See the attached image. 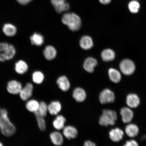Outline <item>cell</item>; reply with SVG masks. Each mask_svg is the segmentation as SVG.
I'll list each match as a JSON object with an SVG mask.
<instances>
[{"mask_svg":"<svg viewBox=\"0 0 146 146\" xmlns=\"http://www.w3.org/2000/svg\"><path fill=\"white\" fill-rule=\"evenodd\" d=\"M15 125L11 121L8 111L5 109H1L0 114V131L3 136L9 137L15 134Z\"/></svg>","mask_w":146,"mask_h":146,"instance_id":"6da1fadb","label":"cell"},{"mask_svg":"<svg viewBox=\"0 0 146 146\" xmlns=\"http://www.w3.org/2000/svg\"><path fill=\"white\" fill-rule=\"evenodd\" d=\"M62 21L64 25H67L72 31H77L81 28V18L79 16L73 13H68L64 14Z\"/></svg>","mask_w":146,"mask_h":146,"instance_id":"7a4b0ae2","label":"cell"},{"mask_svg":"<svg viewBox=\"0 0 146 146\" xmlns=\"http://www.w3.org/2000/svg\"><path fill=\"white\" fill-rule=\"evenodd\" d=\"M117 116L115 111L110 110L104 109L99 120L100 125L103 126L113 125L117 120Z\"/></svg>","mask_w":146,"mask_h":146,"instance_id":"3957f363","label":"cell"},{"mask_svg":"<svg viewBox=\"0 0 146 146\" xmlns=\"http://www.w3.org/2000/svg\"><path fill=\"white\" fill-rule=\"evenodd\" d=\"M119 67L121 72L127 76L131 75L135 72L136 66L132 60L124 59L120 63Z\"/></svg>","mask_w":146,"mask_h":146,"instance_id":"277c9868","label":"cell"},{"mask_svg":"<svg viewBox=\"0 0 146 146\" xmlns=\"http://www.w3.org/2000/svg\"><path fill=\"white\" fill-rule=\"evenodd\" d=\"M113 92L109 89H105L100 93L99 100L102 104L113 103L115 100Z\"/></svg>","mask_w":146,"mask_h":146,"instance_id":"5b68a950","label":"cell"},{"mask_svg":"<svg viewBox=\"0 0 146 146\" xmlns=\"http://www.w3.org/2000/svg\"><path fill=\"white\" fill-rule=\"evenodd\" d=\"M23 87L20 82L16 80H11L7 83V90L9 94L16 95L19 94Z\"/></svg>","mask_w":146,"mask_h":146,"instance_id":"8992f818","label":"cell"},{"mask_svg":"<svg viewBox=\"0 0 146 146\" xmlns=\"http://www.w3.org/2000/svg\"><path fill=\"white\" fill-rule=\"evenodd\" d=\"M34 86L32 84L27 83L24 87H23L19 94L21 100L26 102L30 99L33 95Z\"/></svg>","mask_w":146,"mask_h":146,"instance_id":"52a82bcc","label":"cell"},{"mask_svg":"<svg viewBox=\"0 0 146 146\" xmlns=\"http://www.w3.org/2000/svg\"><path fill=\"white\" fill-rule=\"evenodd\" d=\"M56 12L58 13L66 11L70 9V5L66 0H51Z\"/></svg>","mask_w":146,"mask_h":146,"instance_id":"ba28073f","label":"cell"},{"mask_svg":"<svg viewBox=\"0 0 146 146\" xmlns=\"http://www.w3.org/2000/svg\"><path fill=\"white\" fill-rule=\"evenodd\" d=\"M120 114L122 121L125 123H130L134 117V113L130 108H123L120 110Z\"/></svg>","mask_w":146,"mask_h":146,"instance_id":"9c48e42d","label":"cell"},{"mask_svg":"<svg viewBox=\"0 0 146 146\" xmlns=\"http://www.w3.org/2000/svg\"><path fill=\"white\" fill-rule=\"evenodd\" d=\"M63 129V135L67 139H73L76 138L78 136L77 129L72 126H66Z\"/></svg>","mask_w":146,"mask_h":146,"instance_id":"30bf717a","label":"cell"},{"mask_svg":"<svg viewBox=\"0 0 146 146\" xmlns=\"http://www.w3.org/2000/svg\"><path fill=\"white\" fill-rule=\"evenodd\" d=\"M109 135L110 139L114 142H118L123 139V131L119 128L113 129L110 131Z\"/></svg>","mask_w":146,"mask_h":146,"instance_id":"8fae6325","label":"cell"},{"mask_svg":"<svg viewBox=\"0 0 146 146\" xmlns=\"http://www.w3.org/2000/svg\"><path fill=\"white\" fill-rule=\"evenodd\" d=\"M126 103L128 106L130 108H135L139 106L140 100L137 94H131L127 96Z\"/></svg>","mask_w":146,"mask_h":146,"instance_id":"7c38bea8","label":"cell"},{"mask_svg":"<svg viewBox=\"0 0 146 146\" xmlns=\"http://www.w3.org/2000/svg\"><path fill=\"white\" fill-rule=\"evenodd\" d=\"M28 64L25 61L19 60L15 64V70L17 74L22 75L26 73L29 69Z\"/></svg>","mask_w":146,"mask_h":146,"instance_id":"4fadbf2b","label":"cell"},{"mask_svg":"<svg viewBox=\"0 0 146 146\" xmlns=\"http://www.w3.org/2000/svg\"><path fill=\"white\" fill-rule=\"evenodd\" d=\"M98 64L96 59L92 57H88L85 59L83 64V68L86 72L89 73L94 72V68Z\"/></svg>","mask_w":146,"mask_h":146,"instance_id":"5bb4252c","label":"cell"},{"mask_svg":"<svg viewBox=\"0 0 146 146\" xmlns=\"http://www.w3.org/2000/svg\"><path fill=\"white\" fill-rule=\"evenodd\" d=\"M86 92L81 88H76L73 91V97L78 102H82L84 101L86 98Z\"/></svg>","mask_w":146,"mask_h":146,"instance_id":"9a60e30c","label":"cell"},{"mask_svg":"<svg viewBox=\"0 0 146 146\" xmlns=\"http://www.w3.org/2000/svg\"><path fill=\"white\" fill-rule=\"evenodd\" d=\"M80 45L82 49L87 50L92 48L94 46V42L90 36H84L80 39Z\"/></svg>","mask_w":146,"mask_h":146,"instance_id":"2e32d148","label":"cell"},{"mask_svg":"<svg viewBox=\"0 0 146 146\" xmlns=\"http://www.w3.org/2000/svg\"><path fill=\"white\" fill-rule=\"evenodd\" d=\"M50 138L53 144L57 146L63 145L64 141L63 137L61 133L58 131H54L51 133Z\"/></svg>","mask_w":146,"mask_h":146,"instance_id":"e0dca14e","label":"cell"},{"mask_svg":"<svg viewBox=\"0 0 146 146\" xmlns=\"http://www.w3.org/2000/svg\"><path fill=\"white\" fill-rule=\"evenodd\" d=\"M125 128V132L128 136L133 138L137 136L139 129L135 124L128 123Z\"/></svg>","mask_w":146,"mask_h":146,"instance_id":"ac0fdd59","label":"cell"},{"mask_svg":"<svg viewBox=\"0 0 146 146\" xmlns=\"http://www.w3.org/2000/svg\"><path fill=\"white\" fill-rule=\"evenodd\" d=\"M3 31L5 36L8 37H13L17 33V29L14 25L10 23H7L3 25Z\"/></svg>","mask_w":146,"mask_h":146,"instance_id":"d6986e66","label":"cell"},{"mask_svg":"<svg viewBox=\"0 0 146 146\" xmlns=\"http://www.w3.org/2000/svg\"><path fill=\"white\" fill-rule=\"evenodd\" d=\"M56 83L59 88L63 91H67L70 88V82L65 76H60L58 78Z\"/></svg>","mask_w":146,"mask_h":146,"instance_id":"ffe728a7","label":"cell"},{"mask_svg":"<svg viewBox=\"0 0 146 146\" xmlns=\"http://www.w3.org/2000/svg\"><path fill=\"white\" fill-rule=\"evenodd\" d=\"M48 106V112L51 115H56L59 113L62 109L61 103L59 101L51 102Z\"/></svg>","mask_w":146,"mask_h":146,"instance_id":"44dd1931","label":"cell"},{"mask_svg":"<svg viewBox=\"0 0 146 146\" xmlns=\"http://www.w3.org/2000/svg\"><path fill=\"white\" fill-rule=\"evenodd\" d=\"M66 119L62 115H58L53 121L52 125L56 130H61L65 127Z\"/></svg>","mask_w":146,"mask_h":146,"instance_id":"7402d4cb","label":"cell"},{"mask_svg":"<svg viewBox=\"0 0 146 146\" xmlns=\"http://www.w3.org/2000/svg\"><path fill=\"white\" fill-rule=\"evenodd\" d=\"M43 54L46 59L50 61L54 59L56 57V51L52 46H47L43 51Z\"/></svg>","mask_w":146,"mask_h":146,"instance_id":"603a6c76","label":"cell"},{"mask_svg":"<svg viewBox=\"0 0 146 146\" xmlns=\"http://www.w3.org/2000/svg\"><path fill=\"white\" fill-rule=\"evenodd\" d=\"M39 102L35 99H30L26 101L25 107L29 112L35 113L37 112L39 106Z\"/></svg>","mask_w":146,"mask_h":146,"instance_id":"cb8c5ba5","label":"cell"},{"mask_svg":"<svg viewBox=\"0 0 146 146\" xmlns=\"http://www.w3.org/2000/svg\"><path fill=\"white\" fill-rule=\"evenodd\" d=\"M31 43L36 46H41L44 42V38L42 35L38 33H35L30 37Z\"/></svg>","mask_w":146,"mask_h":146,"instance_id":"d4e9b609","label":"cell"},{"mask_svg":"<svg viewBox=\"0 0 146 146\" xmlns=\"http://www.w3.org/2000/svg\"><path fill=\"white\" fill-rule=\"evenodd\" d=\"M127 8L131 13L137 14L141 9V5L137 0H131L128 3Z\"/></svg>","mask_w":146,"mask_h":146,"instance_id":"484cf974","label":"cell"},{"mask_svg":"<svg viewBox=\"0 0 146 146\" xmlns=\"http://www.w3.org/2000/svg\"><path fill=\"white\" fill-rule=\"evenodd\" d=\"M101 57L103 61L109 62L113 60L115 57V54L113 50L111 49H106L102 51Z\"/></svg>","mask_w":146,"mask_h":146,"instance_id":"4316f807","label":"cell"},{"mask_svg":"<svg viewBox=\"0 0 146 146\" xmlns=\"http://www.w3.org/2000/svg\"><path fill=\"white\" fill-rule=\"evenodd\" d=\"M108 74L110 79L114 83H117L121 81V74L117 69L113 68L109 69Z\"/></svg>","mask_w":146,"mask_h":146,"instance_id":"83f0119b","label":"cell"},{"mask_svg":"<svg viewBox=\"0 0 146 146\" xmlns=\"http://www.w3.org/2000/svg\"><path fill=\"white\" fill-rule=\"evenodd\" d=\"M3 52L5 55L7 61H9L13 59L16 55V50L14 45L9 44L8 48Z\"/></svg>","mask_w":146,"mask_h":146,"instance_id":"f1b7e54d","label":"cell"},{"mask_svg":"<svg viewBox=\"0 0 146 146\" xmlns=\"http://www.w3.org/2000/svg\"><path fill=\"white\" fill-rule=\"evenodd\" d=\"M44 78V75L40 71H36L33 73L32 75V80L34 83L36 84H40L42 83Z\"/></svg>","mask_w":146,"mask_h":146,"instance_id":"f546056e","label":"cell"},{"mask_svg":"<svg viewBox=\"0 0 146 146\" xmlns=\"http://www.w3.org/2000/svg\"><path fill=\"white\" fill-rule=\"evenodd\" d=\"M48 112V106L44 102H40L39 108L37 112H36L43 117L46 116L47 112Z\"/></svg>","mask_w":146,"mask_h":146,"instance_id":"4dcf8cb0","label":"cell"},{"mask_svg":"<svg viewBox=\"0 0 146 146\" xmlns=\"http://www.w3.org/2000/svg\"><path fill=\"white\" fill-rule=\"evenodd\" d=\"M34 114L37 121L38 127L40 130L42 131H45L46 129V123L44 117L40 116L37 113H36Z\"/></svg>","mask_w":146,"mask_h":146,"instance_id":"1f68e13d","label":"cell"},{"mask_svg":"<svg viewBox=\"0 0 146 146\" xmlns=\"http://www.w3.org/2000/svg\"><path fill=\"white\" fill-rule=\"evenodd\" d=\"M9 44L6 42H0V52H3L9 46Z\"/></svg>","mask_w":146,"mask_h":146,"instance_id":"d6a6232c","label":"cell"},{"mask_svg":"<svg viewBox=\"0 0 146 146\" xmlns=\"http://www.w3.org/2000/svg\"><path fill=\"white\" fill-rule=\"evenodd\" d=\"M123 146H139V145L136 140H131L127 141Z\"/></svg>","mask_w":146,"mask_h":146,"instance_id":"836d02e7","label":"cell"},{"mask_svg":"<svg viewBox=\"0 0 146 146\" xmlns=\"http://www.w3.org/2000/svg\"><path fill=\"white\" fill-rule=\"evenodd\" d=\"M83 146H96L95 143L90 140H87L85 142Z\"/></svg>","mask_w":146,"mask_h":146,"instance_id":"e575fe53","label":"cell"},{"mask_svg":"<svg viewBox=\"0 0 146 146\" xmlns=\"http://www.w3.org/2000/svg\"><path fill=\"white\" fill-rule=\"evenodd\" d=\"M7 61L6 58L3 52H0V62H4Z\"/></svg>","mask_w":146,"mask_h":146,"instance_id":"d590c367","label":"cell"},{"mask_svg":"<svg viewBox=\"0 0 146 146\" xmlns=\"http://www.w3.org/2000/svg\"><path fill=\"white\" fill-rule=\"evenodd\" d=\"M32 0H17L20 4L23 5H26Z\"/></svg>","mask_w":146,"mask_h":146,"instance_id":"8d00e7d4","label":"cell"},{"mask_svg":"<svg viewBox=\"0 0 146 146\" xmlns=\"http://www.w3.org/2000/svg\"><path fill=\"white\" fill-rule=\"evenodd\" d=\"M100 3L102 4L107 5L111 3L112 0H99Z\"/></svg>","mask_w":146,"mask_h":146,"instance_id":"74e56055","label":"cell"},{"mask_svg":"<svg viewBox=\"0 0 146 146\" xmlns=\"http://www.w3.org/2000/svg\"><path fill=\"white\" fill-rule=\"evenodd\" d=\"M0 146H4L3 144L1 141H0Z\"/></svg>","mask_w":146,"mask_h":146,"instance_id":"f35d334b","label":"cell"},{"mask_svg":"<svg viewBox=\"0 0 146 146\" xmlns=\"http://www.w3.org/2000/svg\"><path fill=\"white\" fill-rule=\"evenodd\" d=\"M1 108H0V114H1Z\"/></svg>","mask_w":146,"mask_h":146,"instance_id":"ab89813d","label":"cell"},{"mask_svg":"<svg viewBox=\"0 0 146 146\" xmlns=\"http://www.w3.org/2000/svg\"><path fill=\"white\" fill-rule=\"evenodd\" d=\"M137 1H139V0H137Z\"/></svg>","mask_w":146,"mask_h":146,"instance_id":"60d3db41","label":"cell"}]
</instances>
